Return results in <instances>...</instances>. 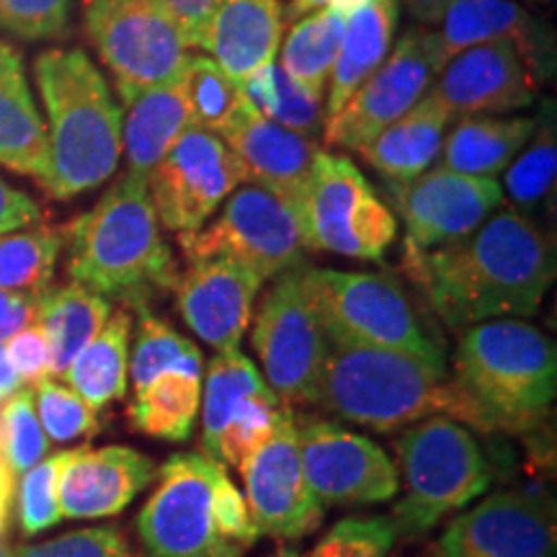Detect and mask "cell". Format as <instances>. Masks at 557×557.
Returning <instances> with one entry per match:
<instances>
[{
    "label": "cell",
    "mask_w": 557,
    "mask_h": 557,
    "mask_svg": "<svg viewBox=\"0 0 557 557\" xmlns=\"http://www.w3.org/2000/svg\"><path fill=\"white\" fill-rule=\"evenodd\" d=\"M403 271L451 331L498 318H529L555 282L553 238L519 209L493 212L468 238L403 253Z\"/></svg>",
    "instance_id": "6da1fadb"
},
{
    "label": "cell",
    "mask_w": 557,
    "mask_h": 557,
    "mask_svg": "<svg viewBox=\"0 0 557 557\" xmlns=\"http://www.w3.org/2000/svg\"><path fill=\"white\" fill-rule=\"evenodd\" d=\"M312 406L344 421L389 434L431 416H447L472 431H487L475 403L447 361L372 346L333 344L320 372Z\"/></svg>",
    "instance_id": "7a4b0ae2"
},
{
    "label": "cell",
    "mask_w": 557,
    "mask_h": 557,
    "mask_svg": "<svg viewBox=\"0 0 557 557\" xmlns=\"http://www.w3.org/2000/svg\"><path fill=\"white\" fill-rule=\"evenodd\" d=\"M67 250L70 278L124 308H150L176 287V261L139 173H124L94 209L70 222Z\"/></svg>",
    "instance_id": "3957f363"
},
{
    "label": "cell",
    "mask_w": 557,
    "mask_h": 557,
    "mask_svg": "<svg viewBox=\"0 0 557 557\" xmlns=\"http://www.w3.org/2000/svg\"><path fill=\"white\" fill-rule=\"evenodd\" d=\"M47 109V173L39 186L52 199L99 189L122 158V107L86 52L47 50L34 62Z\"/></svg>",
    "instance_id": "277c9868"
},
{
    "label": "cell",
    "mask_w": 557,
    "mask_h": 557,
    "mask_svg": "<svg viewBox=\"0 0 557 557\" xmlns=\"http://www.w3.org/2000/svg\"><path fill=\"white\" fill-rule=\"evenodd\" d=\"M137 532L148 557H243L259 542L238 485L205 451H178L160 465Z\"/></svg>",
    "instance_id": "5b68a950"
},
{
    "label": "cell",
    "mask_w": 557,
    "mask_h": 557,
    "mask_svg": "<svg viewBox=\"0 0 557 557\" xmlns=\"http://www.w3.org/2000/svg\"><path fill=\"white\" fill-rule=\"evenodd\" d=\"M455 380L483 413L491 434H529L553 408L555 344L521 318L470 325L457 338Z\"/></svg>",
    "instance_id": "8992f818"
},
{
    "label": "cell",
    "mask_w": 557,
    "mask_h": 557,
    "mask_svg": "<svg viewBox=\"0 0 557 557\" xmlns=\"http://www.w3.org/2000/svg\"><path fill=\"white\" fill-rule=\"evenodd\" d=\"M403 475V498L393 519L398 537L421 540L444 519L465 511L493 485L491 457L475 431L447 416H431L403 429L393 442Z\"/></svg>",
    "instance_id": "52a82bcc"
},
{
    "label": "cell",
    "mask_w": 557,
    "mask_h": 557,
    "mask_svg": "<svg viewBox=\"0 0 557 557\" xmlns=\"http://www.w3.org/2000/svg\"><path fill=\"white\" fill-rule=\"evenodd\" d=\"M305 248L380 261L398 238V220L351 160L320 150L292 201Z\"/></svg>",
    "instance_id": "ba28073f"
},
{
    "label": "cell",
    "mask_w": 557,
    "mask_h": 557,
    "mask_svg": "<svg viewBox=\"0 0 557 557\" xmlns=\"http://www.w3.org/2000/svg\"><path fill=\"white\" fill-rule=\"evenodd\" d=\"M320 323L333 344L372 346L447 361V351L393 278L367 271L305 269Z\"/></svg>",
    "instance_id": "9c48e42d"
},
{
    "label": "cell",
    "mask_w": 557,
    "mask_h": 557,
    "mask_svg": "<svg viewBox=\"0 0 557 557\" xmlns=\"http://www.w3.org/2000/svg\"><path fill=\"white\" fill-rule=\"evenodd\" d=\"M220 209V218L214 222L178 235L186 261H238L263 282L308 267V248L295 212L276 191L248 181L230 194Z\"/></svg>",
    "instance_id": "30bf717a"
},
{
    "label": "cell",
    "mask_w": 557,
    "mask_h": 557,
    "mask_svg": "<svg viewBox=\"0 0 557 557\" xmlns=\"http://www.w3.org/2000/svg\"><path fill=\"white\" fill-rule=\"evenodd\" d=\"M83 24L122 101L178 81L189 60V45L160 0H83Z\"/></svg>",
    "instance_id": "8fae6325"
},
{
    "label": "cell",
    "mask_w": 557,
    "mask_h": 557,
    "mask_svg": "<svg viewBox=\"0 0 557 557\" xmlns=\"http://www.w3.org/2000/svg\"><path fill=\"white\" fill-rule=\"evenodd\" d=\"M305 269L276 276L256 310L250 344L267 385L287 406H312L331 338L312 305Z\"/></svg>",
    "instance_id": "7c38bea8"
},
{
    "label": "cell",
    "mask_w": 557,
    "mask_h": 557,
    "mask_svg": "<svg viewBox=\"0 0 557 557\" xmlns=\"http://www.w3.org/2000/svg\"><path fill=\"white\" fill-rule=\"evenodd\" d=\"M444 65L447 58L436 32H406L382 65L348 96L338 114L323 124V139L333 148L354 152L364 148L369 139L429 96Z\"/></svg>",
    "instance_id": "4fadbf2b"
},
{
    "label": "cell",
    "mask_w": 557,
    "mask_h": 557,
    "mask_svg": "<svg viewBox=\"0 0 557 557\" xmlns=\"http://www.w3.org/2000/svg\"><path fill=\"white\" fill-rule=\"evenodd\" d=\"M248 184L240 158L214 132L191 124L148 173V191L160 227L194 233L225 205L238 186Z\"/></svg>",
    "instance_id": "5bb4252c"
},
{
    "label": "cell",
    "mask_w": 557,
    "mask_h": 557,
    "mask_svg": "<svg viewBox=\"0 0 557 557\" xmlns=\"http://www.w3.org/2000/svg\"><path fill=\"white\" fill-rule=\"evenodd\" d=\"M295 426L305 480L325 511L385 504L400 493L398 468L377 442L323 418H305Z\"/></svg>",
    "instance_id": "9a60e30c"
},
{
    "label": "cell",
    "mask_w": 557,
    "mask_h": 557,
    "mask_svg": "<svg viewBox=\"0 0 557 557\" xmlns=\"http://www.w3.org/2000/svg\"><path fill=\"white\" fill-rule=\"evenodd\" d=\"M387 194L406 225L403 253H426L468 238L504 201L496 178L429 169L410 181H387Z\"/></svg>",
    "instance_id": "2e32d148"
},
{
    "label": "cell",
    "mask_w": 557,
    "mask_h": 557,
    "mask_svg": "<svg viewBox=\"0 0 557 557\" xmlns=\"http://www.w3.org/2000/svg\"><path fill=\"white\" fill-rule=\"evenodd\" d=\"M295 423V413L287 410L269 442L238 468L246 485L243 498L259 537L299 542L325 521V508L305 480Z\"/></svg>",
    "instance_id": "e0dca14e"
},
{
    "label": "cell",
    "mask_w": 557,
    "mask_h": 557,
    "mask_svg": "<svg viewBox=\"0 0 557 557\" xmlns=\"http://www.w3.org/2000/svg\"><path fill=\"white\" fill-rule=\"evenodd\" d=\"M431 557H555V513L537 493L498 491L465 508Z\"/></svg>",
    "instance_id": "ac0fdd59"
},
{
    "label": "cell",
    "mask_w": 557,
    "mask_h": 557,
    "mask_svg": "<svg viewBox=\"0 0 557 557\" xmlns=\"http://www.w3.org/2000/svg\"><path fill=\"white\" fill-rule=\"evenodd\" d=\"M429 94L451 120L498 116L532 107L540 81L511 41H487L455 54Z\"/></svg>",
    "instance_id": "d6986e66"
},
{
    "label": "cell",
    "mask_w": 557,
    "mask_h": 557,
    "mask_svg": "<svg viewBox=\"0 0 557 557\" xmlns=\"http://www.w3.org/2000/svg\"><path fill=\"white\" fill-rule=\"evenodd\" d=\"M261 287L263 278L238 261L201 259L189 261L184 274H178L173 295L189 331L214 351H230L240 348L250 329Z\"/></svg>",
    "instance_id": "ffe728a7"
},
{
    "label": "cell",
    "mask_w": 557,
    "mask_h": 557,
    "mask_svg": "<svg viewBox=\"0 0 557 557\" xmlns=\"http://www.w3.org/2000/svg\"><path fill=\"white\" fill-rule=\"evenodd\" d=\"M156 459L132 447L67 451L58 480L62 519L116 517L156 480Z\"/></svg>",
    "instance_id": "44dd1931"
},
{
    "label": "cell",
    "mask_w": 557,
    "mask_h": 557,
    "mask_svg": "<svg viewBox=\"0 0 557 557\" xmlns=\"http://www.w3.org/2000/svg\"><path fill=\"white\" fill-rule=\"evenodd\" d=\"M438 41L447 62L470 47L511 41L540 86L555 70V34L517 0H449L438 16Z\"/></svg>",
    "instance_id": "7402d4cb"
},
{
    "label": "cell",
    "mask_w": 557,
    "mask_h": 557,
    "mask_svg": "<svg viewBox=\"0 0 557 557\" xmlns=\"http://www.w3.org/2000/svg\"><path fill=\"white\" fill-rule=\"evenodd\" d=\"M220 137L246 165L248 181L276 191L278 197L287 199V205L302 191L320 152L315 137L282 127L250 109L248 103Z\"/></svg>",
    "instance_id": "603a6c76"
},
{
    "label": "cell",
    "mask_w": 557,
    "mask_h": 557,
    "mask_svg": "<svg viewBox=\"0 0 557 557\" xmlns=\"http://www.w3.org/2000/svg\"><path fill=\"white\" fill-rule=\"evenodd\" d=\"M287 13L278 0H222L209 18L199 50H207L233 81L276 60Z\"/></svg>",
    "instance_id": "cb8c5ba5"
},
{
    "label": "cell",
    "mask_w": 557,
    "mask_h": 557,
    "mask_svg": "<svg viewBox=\"0 0 557 557\" xmlns=\"http://www.w3.org/2000/svg\"><path fill=\"white\" fill-rule=\"evenodd\" d=\"M0 165L18 176L45 178L47 129L16 47L0 41Z\"/></svg>",
    "instance_id": "d4e9b609"
},
{
    "label": "cell",
    "mask_w": 557,
    "mask_h": 557,
    "mask_svg": "<svg viewBox=\"0 0 557 557\" xmlns=\"http://www.w3.org/2000/svg\"><path fill=\"white\" fill-rule=\"evenodd\" d=\"M400 0H364L346 13L344 39H341L336 65L329 81L325 122L348 101V96L382 65L393 50L398 32Z\"/></svg>",
    "instance_id": "484cf974"
},
{
    "label": "cell",
    "mask_w": 557,
    "mask_h": 557,
    "mask_svg": "<svg viewBox=\"0 0 557 557\" xmlns=\"http://www.w3.org/2000/svg\"><path fill=\"white\" fill-rule=\"evenodd\" d=\"M451 122L442 103L429 94L357 152L387 181H410L434 169Z\"/></svg>",
    "instance_id": "4316f807"
},
{
    "label": "cell",
    "mask_w": 557,
    "mask_h": 557,
    "mask_svg": "<svg viewBox=\"0 0 557 557\" xmlns=\"http://www.w3.org/2000/svg\"><path fill=\"white\" fill-rule=\"evenodd\" d=\"M189 127L191 116L181 78L124 99L122 152L127 156V171L148 178L158 160Z\"/></svg>",
    "instance_id": "83f0119b"
},
{
    "label": "cell",
    "mask_w": 557,
    "mask_h": 557,
    "mask_svg": "<svg viewBox=\"0 0 557 557\" xmlns=\"http://www.w3.org/2000/svg\"><path fill=\"white\" fill-rule=\"evenodd\" d=\"M537 116H462L444 137L442 169L496 178L524 150Z\"/></svg>",
    "instance_id": "f1b7e54d"
},
{
    "label": "cell",
    "mask_w": 557,
    "mask_h": 557,
    "mask_svg": "<svg viewBox=\"0 0 557 557\" xmlns=\"http://www.w3.org/2000/svg\"><path fill=\"white\" fill-rule=\"evenodd\" d=\"M111 315V302L78 282L39 292L37 320L50 344V374L62 377Z\"/></svg>",
    "instance_id": "f546056e"
},
{
    "label": "cell",
    "mask_w": 557,
    "mask_h": 557,
    "mask_svg": "<svg viewBox=\"0 0 557 557\" xmlns=\"http://www.w3.org/2000/svg\"><path fill=\"white\" fill-rule=\"evenodd\" d=\"M129 338L132 312L127 308L111 310L103 329L62 374L70 389H75L90 408L101 410L109 403L122 400L127 393Z\"/></svg>",
    "instance_id": "4dcf8cb0"
},
{
    "label": "cell",
    "mask_w": 557,
    "mask_h": 557,
    "mask_svg": "<svg viewBox=\"0 0 557 557\" xmlns=\"http://www.w3.org/2000/svg\"><path fill=\"white\" fill-rule=\"evenodd\" d=\"M346 13L336 5H325L312 13H305L292 24L287 37L282 39V58L278 67L289 75L297 86L323 99L329 88L333 65H336L341 39H344Z\"/></svg>",
    "instance_id": "1f68e13d"
},
{
    "label": "cell",
    "mask_w": 557,
    "mask_h": 557,
    "mask_svg": "<svg viewBox=\"0 0 557 557\" xmlns=\"http://www.w3.org/2000/svg\"><path fill=\"white\" fill-rule=\"evenodd\" d=\"M267 380L240 348L218 351L209 361L205 387H201V451L218 459L220 438L227 423L243 408L250 395L267 389Z\"/></svg>",
    "instance_id": "d6a6232c"
},
{
    "label": "cell",
    "mask_w": 557,
    "mask_h": 557,
    "mask_svg": "<svg viewBox=\"0 0 557 557\" xmlns=\"http://www.w3.org/2000/svg\"><path fill=\"white\" fill-rule=\"evenodd\" d=\"M201 408V377L163 372L135 393L129 421L145 436L181 444L191 436Z\"/></svg>",
    "instance_id": "836d02e7"
},
{
    "label": "cell",
    "mask_w": 557,
    "mask_h": 557,
    "mask_svg": "<svg viewBox=\"0 0 557 557\" xmlns=\"http://www.w3.org/2000/svg\"><path fill=\"white\" fill-rule=\"evenodd\" d=\"M240 94L253 111L305 137H318L325 124L323 99L312 96L278 67V62L263 65L240 83Z\"/></svg>",
    "instance_id": "e575fe53"
},
{
    "label": "cell",
    "mask_w": 557,
    "mask_h": 557,
    "mask_svg": "<svg viewBox=\"0 0 557 557\" xmlns=\"http://www.w3.org/2000/svg\"><path fill=\"white\" fill-rule=\"evenodd\" d=\"M137 315L139 323L135 351H132L129 359L135 393L163 372H184L191 374V377L205 374V357H201L199 346L191 338H186L171 323L150 312V308L137 310Z\"/></svg>",
    "instance_id": "d590c367"
},
{
    "label": "cell",
    "mask_w": 557,
    "mask_h": 557,
    "mask_svg": "<svg viewBox=\"0 0 557 557\" xmlns=\"http://www.w3.org/2000/svg\"><path fill=\"white\" fill-rule=\"evenodd\" d=\"M557 173V124L555 103H545L537 114V127L529 137L524 150L511 160L506 169V197L511 199L513 209L532 214L534 209L545 205V199L555 189Z\"/></svg>",
    "instance_id": "8d00e7d4"
},
{
    "label": "cell",
    "mask_w": 557,
    "mask_h": 557,
    "mask_svg": "<svg viewBox=\"0 0 557 557\" xmlns=\"http://www.w3.org/2000/svg\"><path fill=\"white\" fill-rule=\"evenodd\" d=\"M65 233L54 227H32L0 238V289L39 295L50 287Z\"/></svg>",
    "instance_id": "74e56055"
},
{
    "label": "cell",
    "mask_w": 557,
    "mask_h": 557,
    "mask_svg": "<svg viewBox=\"0 0 557 557\" xmlns=\"http://www.w3.org/2000/svg\"><path fill=\"white\" fill-rule=\"evenodd\" d=\"M181 86H184L191 124L214 132L218 137L246 107L238 81L230 78L207 54H189L181 70Z\"/></svg>",
    "instance_id": "f35d334b"
},
{
    "label": "cell",
    "mask_w": 557,
    "mask_h": 557,
    "mask_svg": "<svg viewBox=\"0 0 557 557\" xmlns=\"http://www.w3.org/2000/svg\"><path fill=\"white\" fill-rule=\"evenodd\" d=\"M0 426H3V457L13 478L24 475L26 470L45 459L50 438L41 429L29 387H21L16 395L3 403Z\"/></svg>",
    "instance_id": "ab89813d"
},
{
    "label": "cell",
    "mask_w": 557,
    "mask_h": 557,
    "mask_svg": "<svg viewBox=\"0 0 557 557\" xmlns=\"http://www.w3.org/2000/svg\"><path fill=\"white\" fill-rule=\"evenodd\" d=\"M34 408L47 438L73 442L78 436L99 434V410L90 408L75 389L54 380H41L34 385Z\"/></svg>",
    "instance_id": "60d3db41"
},
{
    "label": "cell",
    "mask_w": 557,
    "mask_h": 557,
    "mask_svg": "<svg viewBox=\"0 0 557 557\" xmlns=\"http://www.w3.org/2000/svg\"><path fill=\"white\" fill-rule=\"evenodd\" d=\"M65 459L67 451H58V455L45 457L32 470L24 472L18 487V524L26 537H37L62 519L58 480Z\"/></svg>",
    "instance_id": "b9f144b4"
},
{
    "label": "cell",
    "mask_w": 557,
    "mask_h": 557,
    "mask_svg": "<svg viewBox=\"0 0 557 557\" xmlns=\"http://www.w3.org/2000/svg\"><path fill=\"white\" fill-rule=\"evenodd\" d=\"M398 529L389 517H348L299 557H389Z\"/></svg>",
    "instance_id": "7bdbcfd3"
},
{
    "label": "cell",
    "mask_w": 557,
    "mask_h": 557,
    "mask_svg": "<svg viewBox=\"0 0 557 557\" xmlns=\"http://www.w3.org/2000/svg\"><path fill=\"white\" fill-rule=\"evenodd\" d=\"M73 0H0V29L26 41L58 39L67 32Z\"/></svg>",
    "instance_id": "ee69618b"
},
{
    "label": "cell",
    "mask_w": 557,
    "mask_h": 557,
    "mask_svg": "<svg viewBox=\"0 0 557 557\" xmlns=\"http://www.w3.org/2000/svg\"><path fill=\"white\" fill-rule=\"evenodd\" d=\"M18 557H148L137 553L120 527H96L18 547Z\"/></svg>",
    "instance_id": "f6af8a7d"
},
{
    "label": "cell",
    "mask_w": 557,
    "mask_h": 557,
    "mask_svg": "<svg viewBox=\"0 0 557 557\" xmlns=\"http://www.w3.org/2000/svg\"><path fill=\"white\" fill-rule=\"evenodd\" d=\"M5 354H9L13 369L24 385H37V382L50 377V344H47L45 331L37 323L26 325L13 333V336L3 344Z\"/></svg>",
    "instance_id": "bcb514c9"
},
{
    "label": "cell",
    "mask_w": 557,
    "mask_h": 557,
    "mask_svg": "<svg viewBox=\"0 0 557 557\" xmlns=\"http://www.w3.org/2000/svg\"><path fill=\"white\" fill-rule=\"evenodd\" d=\"M165 5V11L171 13V18L176 21V26L184 34L186 45L201 47L205 32L209 26V18L218 11L222 0H160Z\"/></svg>",
    "instance_id": "7dc6e473"
},
{
    "label": "cell",
    "mask_w": 557,
    "mask_h": 557,
    "mask_svg": "<svg viewBox=\"0 0 557 557\" xmlns=\"http://www.w3.org/2000/svg\"><path fill=\"white\" fill-rule=\"evenodd\" d=\"M41 220V209L29 194L5 184L0 178V235L16 233L21 227L37 225Z\"/></svg>",
    "instance_id": "c3c4849f"
},
{
    "label": "cell",
    "mask_w": 557,
    "mask_h": 557,
    "mask_svg": "<svg viewBox=\"0 0 557 557\" xmlns=\"http://www.w3.org/2000/svg\"><path fill=\"white\" fill-rule=\"evenodd\" d=\"M39 295L29 292H5L0 289V346L9 341L13 333L26 329L37 320Z\"/></svg>",
    "instance_id": "681fc988"
},
{
    "label": "cell",
    "mask_w": 557,
    "mask_h": 557,
    "mask_svg": "<svg viewBox=\"0 0 557 557\" xmlns=\"http://www.w3.org/2000/svg\"><path fill=\"white\" fill-rule=\"evenodd\" d=\"M361 3H364V0H289V9L284 11V13H287L289 18L297 21V18H302L305 13L325 9V5H336L338 11L348 13V11L357 9V5H361Z\"/></svg>",
    "instance_id": "f907efd6"
},
{
    "label": "cell",
    "mask_w": 557,
    "mask_h": 557,
    "mask_svg": "<svg viewBox=\"0 0 557 557\" xmlns=\"http://www.w3.org/2000/svg\"><path fill=\"white\" fill-rule=\"evenodd\" d=\"M11 506H13V475L5 465V459H0V540L9 532V519H11Z\"/></svg>",
    "instance_id": "816d5d0a"
},
{
    "label": "cell",
    "mask_w": 557,
    "mask_h": 557,
    "mask_svg": "<svg viewBox=\"0 0 557 557\" xmlns=\"http://www.w3.org/2000/svg\"><path fill=\"white\" fill-rule=\"evenodd\" d=\"M21 387H24V380L18 377V372L11 364L9 354H5V348L0 346V406H3L11 395H16Z\"/></svg>",
    "instance_id": "f5cc1de1"
},
{
    "label": "cell",
    "mask_w": 557,
    "mask_h": 557,
    "mask_svg": "<svg viewBox=\"0 0 557 557\" xmlns=\"http://www.w3.org/2000/svg\"><path fill=\"white\" fill-rule=\"evenodd\" d=\"M447 3L449 0H403V5L426 26L438 24V16H442L444 5Z\"/></svg>",
    "instance_id": "db71d44e"
},
{
    "label": "cell",
    "mask_w": 557,
    "mask_h": 557,
    "mask_svg": "<svg viewBox=\"0 0 557 557\" xmlns=\"http://www.w3.org/2000/svg\"><path fill=\"white\" fill-rule=\"evenodd\" d=\"M0 557H18V547L9 545L5 540H0Z\"/></svg>",
    "instance_id": "11a10c76"
},
{
    "label": "cell",
    "mask_w": 557,
    "mask_h": 557,
    "mask_svg": "<svg viewBox=\"0 0 557 557\" xmlns=\"http://www.w3.org/2000/svg\"><path fill=\"white\" fill-rule=\"evenodd\" d=\"M271 557H299L295 549H289V547H284L282 553H276V555H271Z\"/></svg>",
    "instance_id": "9f6ffc18"
},
{
    "label": "cell",
    "mask_w": 557,
    "mask_h": 557,
    "mask_svg": "<svg viewBox=\"0 0 557 557\" xmlns=\"http://www.w3.org/2000/svg\"><path fill=\"white\" fill-rule=\"evenodd\" d=\"M542 3H549V0H542Z\"/></svg>",
    "instance_id": "6f0895ef"
}]
</instances>
